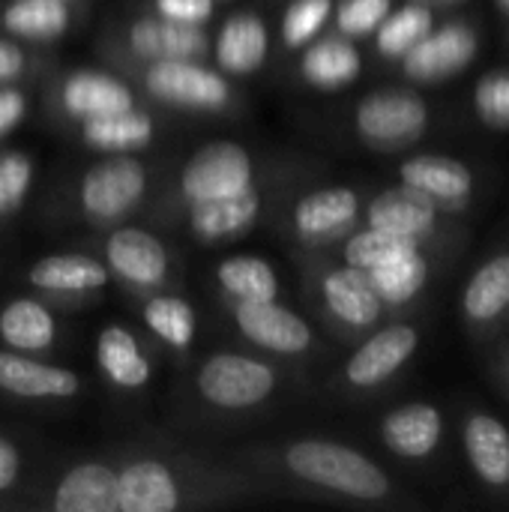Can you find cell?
I'll list each match as a JSON object with an SVG mask.
<instances>
[{
  "label": "cell",
  "instance_id": "1",
  "mask_svg": "<svg viewBox=\"0 0 509 512\" xmlns=\"http://www.w3.org/2000/svg\"><path fill=\"white\" fill-rule=\"evenodd\" d=\"M282 465L297 480L354 501H381L390 495V477L372 459L336 441H294L291 447H285Z\"/></svg>",
  "mask_w": 509,
  "mask_h": 512
},
{
  "label": "cell",
  "instance_id": "2",
  "mask_svg": "<svg viewBox=\"0 0 509 512\" xmlns=\"http://www.w3.org/2000/svg\"><path fill=\"white\" fill-rule=\"evenodd\" d=\"M147 183L150 168L141 159L129 153L102 156L78 183V207L93 225H111L141 204Z\"/></svg>",
  "mask_w": 509,
  "mask_h": 512
},
{
  "label": "cell",
  "instance_id": "3",
  "mask_svg": "<svg viewBox=\"0 0 509 512\" xmlns=\"http://www.w3.org/2000/svg\"><path fill=\"white\" fill-rule=\"evenodd\" d=\"M276 369L264 360L219 351L210 354L195 375L201 399L219 411H249L264 405L276 393Z\"/></svg>",
  "mask_w": 509,
  "mask_h": 512
},
{
  "label": "cell",
  "instance_id": "4",
  "mask_svg": "<svg viewBox=\"0 0 509 512\" xmlns=\"http://www.w3.org/2000/svg\"><path fill=\"white\" fill-rule=\"evenodd\" d=\"M255 186L252 153L237 141H210L198 147L180 171V195L192 204L240 195Z\"/></svg>",
  "mask_w": 509,
  "mask_h": 512
},
{
  "label": "cell",
  "instance_id": "5",
  "mask_svg": "<svg viewBox=\"0 0 509 512\" xmlns=\"http://www.w3.org/2000/svg\"><path fill=\"white\" fill-rule=\"evenodd\" d=\"M144 90L186 111H222L231 102V84L225 72L204 66L201 60H153L141 75Z\"/></svg>",
  "mask_w": 509,
  "mask_h": 512
},
{
  "label": "cell",
  "instance_id": "6",
  "mask_svg": "<svg viewBox=\"0 0 509 512\" xmlns=\"http://www.w3.org/2000/svg\"><path fill=\"white\" fill-rule=\"evenodd\" d=\"M426 123H429L426 102L408 90L369 93L354 111V126L360 138L372 147H402L420 138Z\"/></svg>",
  "mask_w": 509,
  "mask_h": 512
},
{
  "label": "cell",
  "instance_id": "7",
  "mask_svg": "<svg viewBox=\"0 0 509 512\" xmlns=\"http://www.w3.org/2000/svg\"><path fill=\"white\" fill-rule=\"evenodd\" d=\"M234 324L246 342L267 354L297 357L315 345V333L303 315L282 306L279 300L234 303Z\"/></svg>",
  "mask_w": 509,
  "mask_h": 512
},
{
  "label": "cell",
  "instance_id": "8",
  "mask_svg": "<svg viewBox=\"0 0 509 512\" xmlns=\"http://www.w3.org/2000/svg\"><path fill=\"white\" fill-rule=\"evenodd\" d=\"M105 267L120 282L153 291L162 288L171 273V258L165 243L138 225L114 228L105 240Z\"/></svg>",
  "mask_w": 509,
  "mask_h": 512
},
{
  "label": "cell",
  "instance_id": "9",
  "mask_svg": "<svg viewBox=\"0 0 509 512\" xmlns=\"http://www.w3.org/2000/svg\"><path fill=\"white\" fill-rule=\"evenodd\" d=\"M477 57V33L468 24H444L432 27L405 57L402 69L411 81L435 84L462 72Z\"/></svg>",
  "mask_w": 509,
  "mask_h": 512
},
{
  "label": "cell",
  "instance_id": "10",
  "mask_svg": "<svg viewBox=\"0 0 509 512\" xmlns=\"http://www.w3.org/2000/svg\"><path fill=\"white\" fill-rule=\"evenodd\" d=\"M81 378L54 363H42L33 354L21 351H0V390L15 399H33V402H63L75 399L81 393Z\"/></svg>",
  "mask_w": 509,
  "mask_h": 512
},
{
  "label": "cell",
  "instance_id": "11",
  "mask_svg": "<svg viewBox=\"0 0 509 512\" xmlns=\"http://www.w3.org/2000/svg\"><path fill=\"white\" fill-rule=\"evenodd\" d=\"M420 336L408 324H393L366 339L345 363V381L357 390H372L390 381L417 351Z\"/></svg>",
  "mask_w": 509,
  "mask_h": 512
},
{
  "label": "cell",
  "instance_id": "12",
  "mask_svg": "<svg viewBox=\"0 0 509 512\" xmlns=\"http://www.w3.org/2000/svg\"><path fill=\"white\" fill-rule=\"evenodd\" d=\"M126 48L144 63L153 60H201L210 48L204 27L180 24L159 15H141L126 27Z\"/></svg>",
  "mask_w": 509,
  "mask_h": 512
},
{
  "label": "cell",
  "instance_id": "13",
  "mask_svg": "<svg viewBox=\"0 0 509 512\" xmlns=\"http://www.w3.org/2000/svg\"><path fill=\"white\" fill-rule=\"evenodd\" d=\"M183 504L177 474L159 459H132L120 471L117 512H174Z\"/></svg>",
  "mask_w": 509,
  "mask_h": 512
},
{
  "label": "cell",
  "instance_id": "14",
  "mask_svg": "<svg viewBox=\"0 0 509 512\" xmlns=\"http://www.w3.org/2000/svg\"><path fill=\"white\" fill-rule=\"evenodd\" d=\"M270 54V30L258 12H234L222 21L213 60L225 75H252L264 66Z\"/></svg>",
  "mask_w": 509,
  "mask_h": 512
},
{
  "label": "cell",
  "instance_id": "15",
  "mask_svg": "<svg viewBox=\"0 0 509 512\" xmlns=\"http://www.w3.org/2000/svg\"><path fill=\"white\" fill-rule=\"evenodd\" d=\"M132 105H135V93L129 90V84L102 69H75L60 84V108L78 123Z\"/></svg>",
  "mask_w": 509,
  "mask_h": 512
},
{
  "label": "cell",
  "instance_id": "16",
  "mask_svg": "<svg viewBox=\"0 0 509 512\" xmlns=\"http://www.w3.org/2000/svg\"><path fill=\"white\" fill-rule=\"evenodd\" d=\"M360 216V195L348 186H324L294 204L291 225L303 240H327L351 228Z\"/></svg>",
  "mask_w": 509,
  "mask_h": 512
},
{
  "label": "cell",
  "instance_id": "17",
  "mask_svg": "<svg viewBox=\"0 0 509 512\" xmlns=\"http://www.w3.org/2000/svg\"><path fill=\"white\" fill-rule=\"evenodd\" d=\"M366 222H369V228H381V231H390L399 237L423 240L435 231L438 204L429 195L417 192L414 186L402 183V186L387 189L369 201Z\"/></svg>",
  "mask_w": 509,
  "mask_h": 512
},
{
  "label": "cell",
  "instance_id": "18",
  "mask_svg": "<svg viewBox=\"0 0 509 512\" xmlns=\"http://www.w3.org/2000/svg\"><path fill=\"white\" fill-rule=\"evenodd\" d=\"M93 357L105 381L117 390H141L153 378V363L144 354L138 336L123 324H105L96 333Z\"/></svg>",
  "mask_w": 509,
  "mask_h": 512
},
{
  "label": "cell",
  "instance_id": "19",
  "mask_svg": "<svg viewBox=\"0 0 509 512\" xmlns=\"http://www.w3.org/2000/svg\"><path fill=\"white\" fill-rule=\"evenodd\" d=\"M117 483L120 471L108 462L72 465L51 495L54 512H117Z\"/></svg>",
  "mask_w": 509,
  "mask_h": 512
},
{
  "label": "cell",
  "instance_id": "20",
  "mask_svg": "<svg viewBox=\"0 0 509 512\" xmlns=\"http://www.w3.org/2000/svg\"><path fill=\"white\" fill-rule=\"evenodd\" d=\"M321 297L330 315L354 330L372 327L384 312V300L378 297L366 270H357L351 264L336 267L321 279Z\"/></svg>",
  "mask_w": 509,
  "mask_h": 512
},
{
  "label": "cell",
  "instance_id": "21",
  "mask_svg": "<svg viewBox=\"0 0 509 512\" xmlns=\"http://www.w3.org/2000/svg\"><path fill=\"white\" fill-rule=\"evenodd\" d=\"M24 279L27 285L45 294H93L108 285L111 273L102 261L90 255L66 252V255H45L33 261Z\"/></svg>",
  "mask_w": 509,
  "mask_h": 512
},
{
  "label": "cell",
  "instance_id": "22",
  "mask_svg": "<svg viewBox=\"0 0 509 512\" xmlns=\"http://www.w3.org/2000/svg\"><path fill=\"white\" fill-rule=\"evenodd\" d=\"M399 177L405 186L429 195L435 204H459L474 192V174L465 162L441 153H420L402 162Z\"/></svg>",
  "mask_w": 509,
  "mask_h": 512
},
{
  "label": "cell",
  "instance_id": "23",
  "mask_svg": "<svg viewBox=\"0 0 509 512\" xmlns=\"http://www.w3.org/2000/svg\"><path fill=\"white\" fill-rule=\"evenodd\" d=\"M444 435V417L435 405L414 402L390 411L381 423L384 444L405 459H426L438 450Z\"/></svg>",
  "mask_w": 509,
  "mask_h": 512
},
{
  "label": "cell",
  "instance_id": "24",
  "mask_svg": "<svg viewBox=\"0 0 509 512\" xmlns=\"http://www.w3.org/2000/svg\"><path fill=\"white\" fill-rule=\"evenodd\" d=\"M261 210H264V198L252 186V189H246L240 195H231V198L192 204L189 231L204 243H219V240H228V237H240L258 222Z\"/></svg>",
  "mask_w": 509,
  "mask_h": 512
},
{
  "label": "cell",
  "instance_id": "25",
  "mask_svg": "<svg viewBox=\"0 0 509 512\" xmlns=\"http://www.w3.org/2000/svg\"><path fill=\"white\" fill-rule=\"evenodd\" d=\"M363 72V57L348 36L312 39L300 57V75L315 90H342Z\"/></svg>",
  "mask_w": 509,
  "mask_h": 512
},
{
  "label": "cell",
  "instance_id": "26",
  "mask_svg": "<svg viewBox=\"0 0 509 512\" xmlns=\"http://www.w3.org/2000/svg\"><path fill=\"white\" fill-rule=\"evenodd\" d=\"M0 342L9 351L42 354L57 342V318L42 300L12 297L0 306Z\"/></svg>",
  "mask_w": 509,
  "mask_h": 512
},
{
  "label": "cell",
  "instance_id": "27",
  "mask_svg": "<svg viewBox=\"0 0 509 512\" xmlns=\"http://www.w3.org/2000/svg\"><path fill=\"white\" fill-rule=\"evenodd\" d=\"M156 135V123L147 111L141 108H123L114 114H102V117H90L81 120V141L96 150V153H135L153 144Z\"/></svg>",
  "mask_w": 509,
  "mask_h": 512
},
{
  "label": "cell",
  "instance_id": "28",
  "mask_svg": "<svg viewBox=\"0 0 509 512\" xmlns=\"http://www.w3.org/2000/svg\"><path fill=\"white\" fill-rule=\"evenodd\" d=\"M465 453L477 477L489 486L509 483V432L507 426L489 414H474L462 432Z\"/></svg>",
  "mask_w": 509,
  "mask_h": 512
},
{
  "label": "cell",
  "instance_id": "29",
  "mask_svg": "<svg viewBox=\"0 0 509 512\" xmlns=\"http://www.w3.org/2000/svg\"><path fill=\"white\" fill-rule=\"evenodd\" d=\"M0 27L15 39H60L72 27V6L69 0H12L0 9Z\"/></svg>",
  "mask_w": 509,
  "mask_h": 512
},
{
  "label": "cell",
  "instance_id": "30",
  "mask_svg": "<svg viewBox=\"0 0 509 512\" xmlns=\"http://www.w3.org/2000/svg\"><path fill=\"white\" fill-rule=\"evenodd\" d=\"M213 276L234 303L279 300V273L261 255H228L213 267Z\"/></svg>",
  "mask_w": 509,
  "mask_h": 512
},
{
  "label": "cell",
  "instance_id": "31",
  "mask_svg": "<svg viewBox=\"0 0 509 512\" xmlns=\"http://www.w3.org/2000/svg\"><path fill=\"white\" fill-rule=\"evenodd\" d=\"M141 318L147 330L177 354H186L198 336V312L180 294H153L144 303Z\"/></svg>",
  "mask_w": 509,
  "mask_h": 512
},
{
  "label": "cell",
  "instance_id": "32",
  "mask_svg": "<svg viewBox=\"0 0 509 512\" xmlns=\"http://www.w3.org/2000/svg\"><path fill=\"white\" fill-rule=\"evenodd\" d=\"M462 309L471 321H495L509 309V255L486 261L462 294Z\"/></svg>",
  "mask_w": 509,
  "mask_h": 512
},
{
  "label": "cell",
  "instance_id": "33",
  "mask_svg": "<svg viewBox=\"0 0 509 512\" xmlns=\"http://www.w3.org/2000/svg\"><path fill=\"white\" fill-rule=\"evenodd\" d=\"M432 27H435V15L420 0L402 9H390L387 18L375 30V48L387 60H402Z\"/></svg>",
  "mask_w": 509,
  "mask_h": 512
},
{
  "label": "cell",
  "instance_id": "34",
  "mask_svg": "<svg viewBox=\"0 0 509 512\" xmlns=\"http://www.w3.org/2000/svg\"><path fill=\"white\" fill-rule=\"evenodd\" d=\"M369 282L375 285L378 297L384 303H408L414 300L423 288H426V279H429V261L423 258L420 249L390 261V264H381L375 270H366Z\"/></svg>",
  "mask_w": 509,
  "mask_h": 512
},
{
  "label": "cell",
  "instance_id": "35",
  "mask_svg": "<svg viewBox=\"0 0 509 512\" xmlns=\"http://www.w3.org/2000/svg\"><path fill=\"white\" fill-rule=\"evenodd\" d=\"M414 249H420V240L399 237V234H390L381 228H363L345 243L342 255H345V264H351L357 270H375L381 264H390L408 252H414Z\"/></svg>",
  "mask_w": 509,
  "mask_h": 512
},
{
  "label": "cell",
  "instance_id": "36",
  "mask_svg": "<svg viewBox=\"0 0 509 512\" xmlns=\"http://www.w3.org/2000/svg\"><path fill=\"white\" fill-rule=\"evenodd\" d=\"M333 0H291L282 12V42L285 48H306L333 18Z\"/></svg>",
  "mask_w": 509,
  "mask_h": 512
},
{
  "label": "cell",
  "instance_id": "37",
  "mask_svg": "<svg viewBox=\"0 0 509 512\" xmlns=\"http://www.w3.org/2000/svg\"><path fill=\"white\" fill-rule=\"evenodd\" d=\"M36 177V162L24 150H3L0 153V219L15 213Z\"/></svg>",
  "mask_w": 509,
  "mask_h": 512
},
{
  "label": "cell",
  "instance_id": "38",
  "mask_svg": "<svg viewBox=\"0 0 509 512\" xmlns=\"http://www.w3.org/2000/svg\"><path fill=\"white\" fill-rule=\"evenodd\" d=\"M474 108L477 117L498 132L509 129V69L501 72H489L477 81L474 90Z\"/></svg>",
  "mask_w": 509,
  "mask_h": 512
},
{
  "label": "cell",
  "instance_id": "39",
  "mask_svg": "<svg viewBox=\"0 0 509 512\" xmlns=\"http://www.w3.org/2000/svg\"><path fill=\"white\" fill-rule=\"evenodd\" d=\"M390 9H393V0H342L339 9H333V15H336V27L342 36L363 39L378 30V24L387 18Z\"/></svg>",
  "mask_w": 509,
  "mask_h": 512
},
{
  "label": "cell",
  "instance_id": "40",
  "mask_svg": "<svg viewBox=\"0 0 509 512\" xmlns=\"http://www.w3.org/2000/svg\"><path fill=\"white\" fill-rule=\"evenodd\" d=\"M153 15L204 27L216 15V0H150Z\"/></svg>",
  "mask_w": 509,
  "mask_h": 512
},
{
  "label": "cell",
  "instance_id": "41",
  "mask_svg": "<svg viewBox=\"0 0 509 512\" xmlns=\"http://www.w3.org/2000/svg\"><path fill=\"white\" fill-rule=\"evenodd\" d=\"M30 111V99L15 84H0V141L12 135Z\"/></svg>",
  "mask_w": 509,
  "mask_h": 512
},
{
  "label": "cell",
  "instance_id": "42",
  "mask_svg": "<svg viewBox=\"0 0 509 512\" xmlns=\"http://www.w3.org/2000/svg\"><path fill=\"white\" fill-rule=\"evenodd\" d=\"M21 468H24L21 450H18L6 435H0V495L9 492V489L18 483Z\"/></svg>",
  "mask_w": 509,
  "mask_h": 512
},
{
  "label": "cell",
  "instance_id": "43",
  "mask_svg": "<svg viewBox=\"0 0 509 512\" xmlns=\"http://www.w3.org/2000/svg\"><path fill=\"white\" fill-rule=\"evenodd\" d=\"M27 69V54L9 42V39H0V84H12L24 75Z\"/></svg>",
  "mask_w": 509,
  "mask_h": 512
},
{
  "label": "cell",
  "instance_id": "44",
  "mask_svg": "<svg viewBox=\"0 0 509 512\" xmlns=\"http://www.w3.org/2000/svg\"><path fill=\"white\" fill-rule=\"evenodd\" d=\"M495 3H498V6H501V9L509 15V0H495Z\"/></svg>",
  "mask_w": 509,
  "mask_h": 512
},
{
  "label": "cell",
  "instance_id": "45",
  "mask_svg": "<svg viewBox=\"0 0 509 512\" xmlns=\"http://www.w3.org/2000/svg\"><path fill=\"white\" fill-rule=\"evenodd\" d=\"M420 3H429V0H420Z\"/></svg>",
  "mask_w": 509,
  "mask_h": 512
}]
</instances>
